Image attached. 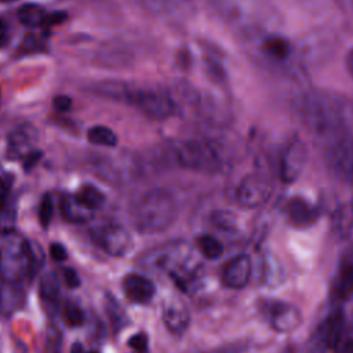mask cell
Instances as JSON below:
<instances>
[{"label": "cell", "mask_w": 353, "mask_h": 353, "mask_svg": "<svg viewBox=\"0 0 353 353\" xmlns=\"http://www.w3.org/2000/svg\"><path fill=\"white\" fill-rule=\"evenodd\" d=\"M176 216V201L164 189H152L142 193L130 208L131 222L141 233L163 232L175 222Z\"/></svg>", "instance_id": "6da1fadb"}, {"label": "cell", "mask_w": 353, "mask_h": 353, "mask_svg": "<svg viewBox=\"0 0 353 353\" xmlns=\"http://www.w3.org/2000/svg\"><path fill=\"white\" fill-rule=\"evenodd\" d=\"M34 268V254L19 236L7 233L0 243V274L6 281L19 283Z\"/></svg>", "instance_id": "7a4b0ae2"}, {"label": "cell", "mask_w": 353, "mask_h": 353, "mask_svg": "<svg viewBox=\"0 0 353 353\" xmlns=\"http://www.w3.org/2000/svg\"><path fill=\"white\" fill-rule=\"evenodd\" d=\"M121 98L154 120L168 119L176 110L171 95L161 88H128L125 85Z\"/></svg>", "instance_id": "3957f363"}, {"label": "cell", "mask_w": 353, "mask_h": 353, "mask_svg": "<svg viewBox=\"0 0 353 353\" xmlns=\"http://www.w3.org/2000/svg\"><path fill=\"white\" fill-rule=\"evenodd\" d=\"M305 120L307 124L319 131H334L342 124L343 106L336 98L327 95H312L307 98L303 108Z\"/></svg>", "instance_id": "277c9868"}, {"label": "cell", "mask_w": 353, "mask_h": 353, "mask_svg": "<svg viewBox=\"0 0 353 353\" xmlns=\"http://www.w3.org/2000/svg\"><path fill=\"white\" fill-rule=\"evenodd\" d=\"M175 161L190 170L215 171L221 167V157L215 146L207 141H182L174 148Z\"/></svg>", "instance_id": "5b68a950"}, {"label": "cell", "mask_w": 353, "mask_h": 353, "mask_svg": "<svg viewBox=\"0 0 353 353\" xmlns=\"http://www.w3.org/2000/svg\"><path fill=\"white\" fill-rule=\"evenodd\" d=\"M346 319L341 305H336L314 332L312 353H339Z\"/></svg>", "instance_id": "8992f818"}, {"label": "cell", "mask_w": 353, "mask_h": 353, "mask_svg": "<svg viewBox=\"0 0 353 353\" xmlns=\"http://www.w3.org/2000/svg\"><path fill=\"white\" fill-rule=\"evenodd\" d=\"M258 309L268 324L277 332H291L302 323L299 309L295 305L280 299H261L258 302Z\"/></svg>", "instance_id": "52a82bcc"}, {"label": "cell", "mask_w": 353, "mask_h": 353, "mask_svg": "<svg viewBox=\"0 0 353 353\" xmlns=\"http://www.w3.org/2000/svg\"><path fill=\"white\" fill-rule=\"evenodd\" d=\"M273 192L272 179L262 172L248 174L236 189V201L244 208H255L265 204Z\"/></svg>", "instance_id": "ba28073f"}, {"label": "cell", "mask_w": 353, "mask_h": 353, "mask_svg": "<svg viewBox=\"0 0 353 353\" xmlns=\"http://www.w3.org/2000/svg\"><path fill=\"white\" fill-rule=\"evenodd\" d=\"M92 240L109 255L121 256L128 252L132 240L127 229L114 222L99 223L91 230Z\"/></svg>", "instance_id": "9c48e42d"}, {"label": "cell", "mask_w": 353, "mask_h": 353, "mask_svg": "<svg viewBox=\"0 0 353 353\" xmlns=\"http://www.w3.org/2000/svg\"><path fill=\"white\" fill-rule=\"evenodd\" d=\"M331 295L338 305L353 299V244H349L339 256Z\"/></svg>", "instance_id": "30bf717a"}, {"label": "cell", "mask_w": 353, "mask_h": 353, "mask_svg": "<svg viewBox=\"0 0 353 353\" xmlns=\"http://www.w3.org/2000/svg\"><path fill=\"white\" fill-rule=\"evenodd\" d=\"M306 161V148L299 138H292L283 149L280 159V176L284 183L295 182Z\"/></svg>", "instance_id": "8fae6325"}, {"label": "cell", "mask_w": 353, "mask_h": 353, "mask_svg": "<svg viewBox=\"0 0 353 353\" xmlns=\"http://www.w3.org/2000/svg\"><path fill=\"white\" fill-rule=\"evenodd\" d=\"M251 276V258L247 254H239L228 261L222 269V284L230 290H240L248 284Z\"/></svg>", "instance_id": "7c38bea8"}, {"label": "cell", "mask_w": 353, "mask_h": 353, "mask_svg": "<svg viewBox=\"0 0 353 353\" xmlns=\"http://www.w3.org/2000/svg\"><path fill=\"white\" fill-rule=\"evenodd\" d=\"M284 214L287 221L295 228L312 226L320 215L319 208L301 196H294L287 200Z\"/></svg>", "instance_id": "4fadbf2b"}, {"label": "cell", "mask_w": 353, "mask_h": 353, "mask_svg": "<svg viewBox=\"0 0 353 353\" xmlns=\"http://www.w3.org/2000/svg\"><path fill=\"white\" fill-rule=\"evenodd\" d=\"M163 321L170 332L182 335L190 323V312L179 298H170L163 305Z\"/></svg>", "instance_id": "5bb4252c"}, {"label": "cell", "mask_w": 353, "mask_h": 353, "mask_svg": "<svg viewBox=\"0 0 353 353\" xmlns=\"http://www.w3.org/2000/svg\"><path fill=\"white\" fill-rule=\"evenodd\" d=\"M123 291L125 296L135 303H148L156 294V287L148 277L130 273L123 279Z\"/></svg>", "instance_id": "9a60e30c"}, {"label": "cell", "mask_w": 353, "mask_h": 353, "mask_svg": "<svg viewBox=\"0 0 353 353\" xmlns=\"http://www.w3.org/2000/svg\"><path fill=\"white\" fill-rule=\"evenodd\" d=\"M19 21L29 28H40L50 23V15L39 4H25L18 11Z\"/></svg>", "instance_id": "2e32d148"}, {"label": "cell", "mask_w": 353, "mask_h": 353, "mask_svg": "<svg viewBox=\"0 0 353 353\" xmlns=\"http://www.w3.org/2000/svg\"><path fill=\"white\" fill-rule=\"evenodd\" d=\"M262 50L269 58H272L274 61H284L291 54V44L283 36L273 34L263 40Z\"/></svg>", "instance_id": "e0dca14e"}, {"label": "cell", "mask_w": 353, "mask_h": 353, "mask_svg": "<svg viewBox=\"0 0 353 353\" xmlns=\"http://www.w3.org/2000/svg\"><path fill=\"white\" fill-rule=\"evenodd\" d=\"M62 215L70 222H85L91 216V210L77 201L74 196H63L61 200Z\"/></svg>", "instance_id": "ac0fdd59"}, {"label": "cell", "mask_w": 353, "mask_h": 353, "mask_svg": "<svg viewBox=\"0 0 353 353\" xmlns=\"http://www.w3.org/2000/svg\"><path fill=\"white\" fill-rule=\"evenodd\" d=\"M32 139H33V132L28 131L25 127L14 131L10 138V149H8L10 156L14 159L25 157V154L33 150V149H28Z\"/></svg>", "instance_id": "d6986e66"}, {"label": "cell", "mask_w": 353, "mask_h": 353, "mask_svg": "<svg viewBox=\"0 0 353 353\" xmlns=\"http://www.w3.org/2000/svg\"><path fill=\"white\" fill-rule=\"evenodd\" d=\"M74 197L77 199V201L80 204H83L85 208L95 211L99 207H102V204L105 203V196L103 193L97 189L92 185H83L74 194Z\"/></svg>", "instance_id": "ffe728a7"}, {"label": "cell", "mask_w": 353, "mask_h": 353, "mask_svg": "<svg viewBox=\"0 0 353 353\" xmlns=\"http://www.w3.org/2000/svg\"><path fill=\"white\" fill-rule=\"evenodd\" d=\"M197 250L207 259H218L223 254L222 243L211 234H201L196 240Z\"/></svg>", "instance_id": "44dd1931"}, {"label": "cell", "mask_w": 353, "mask_h": 353, "mask_svg": "<svg viewBox=\"0 0 353 353\" xmlns=\"http://www.w3.org/2000/svg\"><path fill=\"white\" fill-rule=\"evenodd\" d=\"M88 141L94 145L101 146H114L117 143V135L105 125H95L88 130L87 132Z\"/></svg>", "instance_id": "7402d4cb"}, {"label": "cell", "mask_w": 353, "mask_h": 353, "mask_svg": "<svg viewBox=\"0 0 353 353\" xmlns=\"http://www.w3.org/2000/svg\"><path fill=\"white\" fill-rule=\"evenodd\" d=\"M40 292L43 299L48 303V305H55L58 302V296H59V287H58V281L57 277L52 273H48L43 277L41 284H40Z\"/></svg>", "instance_id": "603a6c76"}, {"label": "cell", "mask_w": 353, "mask_h": 353, "mask_svg": "<svg viewBox=\"0 0 353 353\" xmlns=\"http://www.w3.org/2000/svg\"><path fill=\"white\" fill-rule=\"evenodd\" d=\"M63 319L70 327H79L84 320V313L79 305L68 302L63 307Z\"/></svg>", "instance_id": "cb8c5ba5"}, {"label": "cell", "mask_w": 353, "mask_h": 353, "mask_svg": "<svg viewBox=\"0 0 353 353\" xmlns=\"http://www.w3.org/2000/svg\"><path fill=\"white\" fill-rule=\"evenodd\" d=\"M54 214V205H52V199L50 194H44L39 207V218L40 222L44 228H47L52 219Z\"/></svg>", "instance_id": "d4e9b609"}, {"label": "cell", "mask_w": 353, "mask_h": 353, "mask_svg": "<svg viewBox=\"0 0 353 353\" xmlns=\"http://www.w3.org/2000/svg\"><path fill=\"white\" fill-rule=\"evenodd\" d=\"M128 346L137 353H146L148 352V336L143 332H138L132 335L128 341Z\"/></svg>", "instance_id": "484cf974"}, {"label": "cell", "mask_w": 353, "mask_h": 353, "mask_svg": "<svg viewBox=\"0 0 353 353\" xmlns=\"http://www.w3.org/2000/svg\"><path fill=\"white\" fill-rule=\"evenodd\" d=\"M339 353H353V321L349 324V327H347V324L345 327Z\"/></svg>", "instance_id": "4316f807"}, {"label": "cell", "mask_w": 353, "mask_h": 353, "mask_svg": "<svg viewBox=\"0 0 353 353\" xmlns=\"http://www.w3.org/2000/svg\"><path fill=\"white\" fill-rule=\"evenodd\" d=\"M50 255L52 256L54 261L62 262L66 258V250H65V247L62 244L54 243V244L50 245Z\"/></svg>", "instance_id": "83f0119b"}, {"label": "cell", "mask_w": 353, "mask_h": 353, "mask_svg": "<svg viewBox=\"0 0 353 353\" xmlns=\"http://www.w3.org/2000/svg\"><path fill=\"white\" fill-rule=\"evenodd\" d=\"M62 273H63V279H65V283H66L68 287L74 288V287H77L80 284V279H79L77 273L73 269L65 268Z\"/></svg>", "instance_id": "f1b7e54d"}, {"label": "cell", "mask_w": 353, "mask_h": 353, "mask_svg": "<svg viewBox=\"0 0 353 353\" xmlns=\"http://www.w3.org/2000/svg\"><path fill=\"white\" fill-rule=\"evenodd\" d=\"M40 157H41V153L39 150H34V149L30 150L28 154H25V157H23V167H25V170L33 168L37 164V161L40 160Z\"/></svg>", "instance_id": "f546056e"}, {"label": "cell", "mask_w": 353, "mask_h": 353, "mask_svg": "<svg viewBox=\"0 0 353 353\" xmlns=\"http://www.w3.org/2000/svg\"><path fill=\"white\" fill-rule=\"evenodd\" d=\"M52 105H54V108H55L57 110L65 112V110H68V109L70 108L72 101H70V98L66 97V95H57V97L54 98V101H52Z\"/></svg>", "instance_id": "4dcf8cb0"}, {"label": "cell", "mask_w": 353, "mask_h": 353, "mask_svg": "<svg viewBox=\"0 0 353 353\" xmlns=\"http://www.w3.org/2000/svg\"><path fill=\"white\" fill-rule=\"evenodd\" d=\"M10 192V182L0 176V210L4 207Z\"/></svg>", "instance_id": "1f68e13d"}, {"label": "cell", "mask_w": 353, "mask_h": 353, "mask_svg": "<svg viewBox=\"0 0 353 353\" xmlns=\"http://www.w3.org/2000/svg\"><path fill=\"white\" fill-rule=\"evenodd\" d=\"M7 39H8V29L4 19L0 18V47L7 43Z\"/></svg>", "instance_id": "d6a6232c"}, {"label": "cell", "mask_w": 353, "mask_h": 353, "mask_svg": "<svg viewBox=\"0 0 353 353\" xmlns=\"http://www.w3.org/2000/svg\"><path fill=\"white\" fill-rule=\"evenodd\" d=\"M346 69L349 74L353 77V48H350L349 52L346 54Z\"/></svg>", "instance_id": "836d02e7"}, {"label": "cell", "mask_w": 353, "mask_h": 353, "mask_svg": "<svg viewBox=\"0 0 353 353\" xmlns=\"http://www.w3.org/2000/svg\"><path fill=\"white\" fill-rule=\"evenodd\" d=\"M219 353H243V347L239 346H232V347H226Z\"/></svg>", "instance_id": "e575fe53"}, {"label": "cell", "mask_w": 353, "mask_h": 353, "mask_svg": "<svg viewBox=\"0 0 353 353\" xmlns=\"http://www.w3.org/2000/svg\"><path fill=\"white\" fill-rule=\"evenodd\" d=\"M70 353H85L84 352V349H83V346H81V343H73L72 345V349H70Z\"/></svg>", "instance_id": "d590c367"}, {"label": "cell", "mask_w": 353, "mask_h": 353, "mask_svg": "<svg viewBox=\"0 0 353 353\" xmlns=\"http://www.w3.org/2000/svg\"><path fill=\"white\" fill-rule=\"evenodd\" d=\"M3 1H12V0H3Z\"/></svg>", "instance_id": "8d00e7d4"}, {"label": "cell", "mask_w": 353, "mask_h": 353, "mask_svg": "<svg viewBox=\"0 0 353 353\" xmlns=\"http://www.w3.org/2000/svg\"><path fill=\"white\" fill-rule=\"evenodd\" d=\"M88 353H97V352H88Z\"/></svg>", "instance_id": "74e56055"}, {"label": "cell", "mask_w": 353, "mask_h": 353, "mask_svg": "<svg viewBox=\"0 0 353 353\" xmlns=\"http://www.w3.org/2000/svg\"><path fill=\"white\" fill-rule=\"evenodd\" d=\"M0 98H1V91H0Z\"/></svg>", "instance_id": "f35d334b"}, {"label": "cell", "mask_w": 353, "mask_h": 353, "mask_svg": "<svg viewBox=\"0 0 353 353\" xmlns=\"http://www.w3.org/2000/svg\"><path fill=\"white\" fill-rule=\"evenodd\" d=\"M134 353H137V352H134Z\"/></svg>", "instance_id": "ab89813d"}]
</instances>
